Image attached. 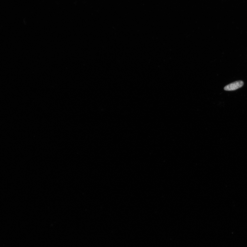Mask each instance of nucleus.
<instances>
[{
  "label": "nucleus",
  "mask_w": 247,
  "mask_h": 247,
  "mask_svg": "<svg viewBox=\"0 0 247 247\" xmlns=\"http://www.w3.org/2000/svg\"><path fill=\"white\" fill-rule=\"evenodd\" d=\"M244 85V82L242 81H237L228 84L224 87L226 91H231L237 90L242 87Z\"/></svg>",
  "instance_id": "1"
}]
</instances>
